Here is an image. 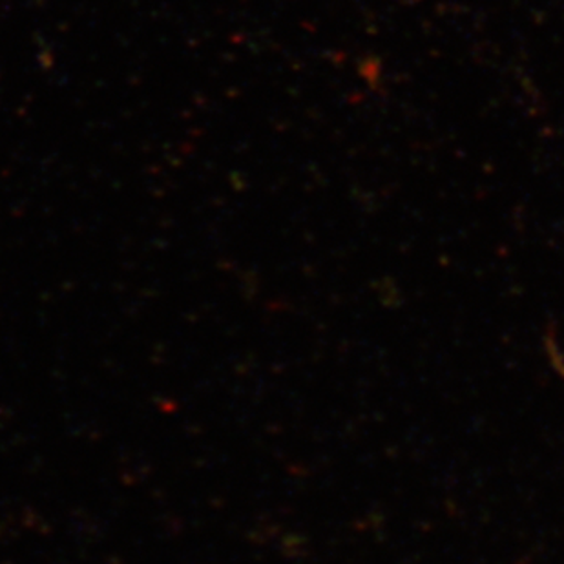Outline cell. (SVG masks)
Instances as JSON below:
<instances>
[]
</instances>
